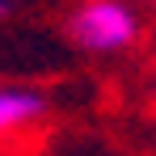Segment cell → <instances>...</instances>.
I'll use <instances>...</instances> for the list:
<instances>
[{"mask_svg":"<svg viewBox=\"0 0 156 156\" xmlns=\"http://www.w3.org/2000/svg\"><path fill=\"white\" fill-rule=\"evenodd\" d=\"M68 34L89 55H118L139 38V13L127 0H80L68 17Z\"/></svg>","mask_w":156,"mask_h":156,"instance_id":"1","label":"cell"},{"mask_svg":"<svg viewBox=\"0 0 156 156\" xmlns=\"http://www.w3.org/2000/svg\"><path fill=\"white\" fill-rule=\"evenodd\" d=\"M42 110H47V101H42L34 89H13V84H4V89H0V139L34 127V122L42 118Z\"/></svg>","mask_w":156,"mask_h":156,"instance_id":"2","label":"cell"},{"mask_svg":"<svg viewBox=\"0 0 156 156\" xmlns=\"http://www.w3.org/2000/svg\"><path fill=\"white\" fill-rule=\"evenodd\" d=\"M9 9H13V0H0V17H4V13H9Z\"/></svg>","mask_w":156,"mask_h":156,"instance_id":"3","label":"cell"}]
</instances>
